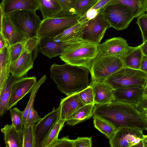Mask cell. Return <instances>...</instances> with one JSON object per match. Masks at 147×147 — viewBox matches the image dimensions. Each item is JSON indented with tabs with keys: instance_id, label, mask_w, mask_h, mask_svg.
Listing matches in <instances>:
<instances>
[{
	"instance_id": "6da1fadb",
	"label": "cell",
	"mask_w": 147,
	"mask_h": 147,
	"mask_svg": "<svg viewBox=\"0 0 147 147\" xmlns=\"http://www.w3.org/2000/svg\"><path fill=\"white\" fill-rule=\"evenodd\" d=\"M93 117L107 121L117 129L124 127L147 130V117L136 105L115 100L103 104H95Z\"/></svg>"
},
{
	"instance_id": "7a4b0ae2",
	"label": "cell",
	"mask_w": 147,
	"mask_h": 147,
	"mask_svg": "<svg viewBox=\"0 0 147 147\" xmlns=\"http://www.w3.org/2000/svg\"><path fill=\"white\" fill-rule=\"evenodd\" d=\"M51 78L57 85L58 90L67 96L78 93L90 85L87 68L72 65L54 63L50 67Z\"/></svg>"
},
{
	"instance_id": "3957f363",
	"label": "cell",
	"mask_w": 147,
	"mask_h": 147,
	"mask_svg": "<svg viewBox=\"0 0 147 147\" xmlns=\"http://www.w3.org/2000/svg\"><path fill=\"white\" fill-rule=\"evenodd\" d=\"M98 45L84 40L71 42L64 49L59 57L65 63L84 67L90 71L99 53Z\"/></svg>"
},
{
	"instance_id": "277c9868",
	"label": "cell",
	"mask_w": 147,
	"mask_h": 147,
	"mask_svg": "<svg viewBox=\"0 0 147 147\" xmlns=\"http://www.w3.org/2000/svg\"><path fill=\"white\" fill-rule=\"evenodd\" d=\"M104 82L113 89L135 87L145 88L147 86V75L140 69L123 67Z\"/></svg>"
},
{
	"instance_id": "5b68a950",
	"label": "cell",
	"mask_w": 147,
	"mask_h": 147,
	"mask_svg": "<svg viewBox=\"0 0 147 147\" xmlns=\"http://www.w3.org/2000/svg\"><path fill=\"white\" fill-rule=\"evenodd\" d=\"M101 9L105 19L118 30L127 28L135 18L131 9L121 4H109Z\"/></svg>"
},
{
	"instance_id": "8992f818",
	"label": "cell",
	"mask_w": 147,
	"mask_h": 147,
	"mask_svg": "<svg viewBox=\"0 0 147 147\" xmlns=\"http://www.w3.org/2000/svg\"><path fill=\"white\" fill-rule=\"evenodd\" d=\"M123 67L121 58L112 55H97L92 64L90 72L92 79L104 82Z\"/></svg>"
},
{
	"instance_id": "52a82bcc",
	"label": "cell",
	"mask_w": 147,
	"mask_h": 147,
	"mask_svg": "<svg viewBox=\"0 0 147 147\" xmlns=\"http://www.w3.org/2000/svg\"><path fill=\"white\" fill-rule=\"evenodd\" d=\"M80 17L76 15L42 20L37 36L41 39L54 37L78 23Z\"/></svg>"
},
{
	"instance_id": "ba28073f",
	"label": "cell",
	"mask_w": 147,
	"mask_h": 147,
	"mask_svg": "<svg viewBox=\"0 0 147 147\" xmlns=\"http://www.w3.org/2000/svg\"><path fill=\"white\" fill-rule=\"evenodd\" d=\"M7 15L27 38L37 36L42 20L36 11L26 9L18 10Z\"/></svg>"
},
{
	"instance_id": "9c48e42d",
	"label": "cell",
	"mask_w": 147,
	"mask_h": 147,
	"mask_svg": "<svg viewBox=\"0 0 147 147\" xmlns=\"http://www.w3.org/2000/svg\"><path fill=\"white\" fill-rule=\"evenodd\" d=\"M110 27L109 24L105 19L101 9L94 18L86 22L82 39L92 44H99L106 30Z\"/></svg>"
},
{
	"instance_id": "30bf717a",
	"label": "cell",
	"mask_w": 147,
	"mask_h": 147,
	"mask_svg": "<svg viewBox=\"0 0 147 147\" xmlns=\"http://www.w3.org/2000/svg\"><path fill=\"white\" fill-rule=\"evenodd\" d=\"M144 135L141 129L120 127L109 139V142L111 147H134L143 140Z\"/></svg>"
},
{
	"instance_id": "8fae6325",
	"label": "cell",
	"mask_w": 147,
	"mask_h": 147,
	"mask_svg": "<svg viewBox=\"0 0 147 147\" xmlns=\"http://www.w3.org/2000/svg\"><path fill=\"white\" fill-rule=\"evenodd\" d=\"M131 47L124 38L121 37L113 38L98 45L99 53L98 55H112L121 58Z\"/></svg>"
},
{
	"instance_id": "7c38bea8",
	"label": "cell",
	"mask_w": 147,
	"mask_h": 147,
	"mask_svg": "<svg viewBox=\"0 0 147 147\" xmlns=\"http://www.w3.org/2000/svg\"><path fill=\"white\" fill-rule=\"evenodd\" d=\"M34 76L18 79L12 86L8 110L15 106L27 94L30 92L37 82Z\"/></svg>"
},
{
	"instance_id": "4fadbf2b",
	"label": "cell",
	"mask_w": 147,
	"mask_h": 147,
	"mask_svg": "<svg viewBox=\"0 0 147 147\" xmlns=\"http://www.w3.org/2000/svg\"><path fill=\"white\" fill-rule=\"evenodd\" d=\"M60 107L55 109L46 115L35 124L36 147H39L40 143L47 132L54 123L59 118Z\"/></svg>"
},
{
	"instance_id": "5bb4252c",
	"label": "cell",
	"mask_w": 147,
	"mask_h": 147,
	"mask_svg": "<svg viewBox=\"0 0 147 147\" xmlns=\"http://www.w3.org/2000/svg\"><path fill=\"white\" fill-rule=\"evenodd\" d=\"M0 25V32L7 40L10 46L20 42L24 37H27L7 15H4Z\"/></svg>"
},
{
	"instance_id": "9a60e30c",
	"label": "cell",
	"mask_w": 147,
	"mask_h": 147,
	"mask_svg": "<svg viewBox=\"0 0 147 147\" xmlns=\"http://www.w3.org/2000/svg\"><path fill=\"white\" fill-rule=\"evenodd\" d=\"M90 85L93 88L94 104H105L115 100L113 89L105 82L92 79Z\"/></svg>"
},
{
	"instance_id": "2e32d148",
	"label": "cell",
	"mask_w": 147,
	"mask_h": 147,
	"mask_svg": "<svg viewBox=\"0 0 147 147\" xmlns=\"http://www.w3.org/2000/svg\"><path fill=\"white\" fill-rule=\"evenodd\" d=\"M145 88L135 87L113 89L114 100L137 105L143 97Z\"/></svg>"
},
{
	"instance_id": "e0dca14e",
	"label": "cell",
	"mask_w": 147,
	"mask_h": 147,
	"mask_svg": "<svg viewBox=\"0 0 147 147\" xmlns=\"http://www.w3.org/2000/svg\"><path fill=\"white\" fill-rule=\"evenodd\" d=\"M34 60L31 54L26 51L10 65L11 75L19 79L25 75L33 66Z\"/></svg>"
},
{
	"instance_id": "ac0fdd59",
	"label": "cell",
	"mask_w": 147,
	"mask_h": 147,
	"mask_svg": "<svg viewBox=\"0 0 147 147\" xmlns=\"http://www.w3.org/2000/svg\"><path fill=\"white\" fill-rule=\"evenodd\" d=\"M0 6L5 15L20 10L36 11L39 10L40 7L38 0H2Z\"/></svg>"
},
{
	"instance_id": "d6986e66",
	"label": "cell",
	"mask_w": 147,
	"mask_h": 147,
	"mask_svg": "<svg viewBox=\"0 0 147 147\" xmlns=\"http://www.w3.org/2000/svg\"><path fill=\"white\" fill-rule=\"evenodd\" d=\"M61 100L59 118L66 121L77 110L84 105L76 93L67 96Z\"/></svg>"
},
{
	"instance_id": "ffe728a7",
	"label": "cell",
	"mask_w": 147,
	"mask_h": 147,
	"mask_svg": "<svg viewBox=\"0 0 147 147\" xmlns=\"http://www.w3.org/2000/svg\"><path fill=\"white\" fill-rule=\"evenodd\" d=\"M70 43L55 41L53 37L45 38L41 40L38 51L43 55L51 59L59 56L64 49Z\"/></svg>"
},
{
	"instance_id": "44dd1931",
	"label": "cell",
	"mask_w": 147,
	"mask_h": 147,
	"mask_svg": "<svg viewBox=\"0 0 147 147\" xmlns=\"http://www.w3.org/2000/svg\"><path fill=\"white\" fill-rule=\"evenodd\" d=\"M6 147H23L24 130H17L11 124H7L1 130Z\"/></svg>"
},
{
	"instance_id": "7402d4cb",
	"label": "cell",
	"mask_w": 147,
	"mask_h": 147,
	"mask_svg": "<svg viewBox=\"0 0 147 147\" xmlns=\"http://www.w3.org/2000/svg\"><path fill=\"white\" fill-rule=\"evenodd\" d=\"M86 22H79L66 29L61 33L53 37V40L58 42H71L83 40L82 36Z\"/></svg>"
},
{
	"instance_id": "603a6c76",
	"label": "cell",
	"mask_w": 147,
	"mask_h": 147,
	"mask_svg": "<svg viewBox=\"0 0 147 147\" xmlns=\"http://www.w3.org/2000/svg\"><path fill=\"white\" fill-rule=\"evenodd\" d=\"M144 55L141 44L136 47H131L121 58L124 67L140 69Z\"/></svg>"
},
{
	"instance_id": "cb8c5ba5",
	"label": "cell",
	"mask_w": 147,
	"mask_h": 147,
	"mask_svg": "<svg viewBox=\"0 0 147 147\" xmlns=\"http://www.w3.org/2000/svg\"><path fill=\"white\" fill-rule=\"evenodd\" d=\"M9 48L5 47L0 51V92L10 75L11 60Z\"/></svg>"
},
{
	"instance_id": "d4e9b609",
	"label": "cell",
	"mask_w": 147,
	"mask_h": 147,
	"mask_svg": "<svg viewBox=\"0 0 147 147\" xmlns=\"http://www.w3.org/2000/svg\"><path fill=\"white\" fill-rule=\"evenodd\" d=\"M39 10L42 13V20L52 18L63 10V6L58 0H38Z\"/></svg>"
},
{
	"instance_id": "484cf974",
	"label": "cell",
	"mask_w": 147,
	"mask_h": 147,
	"mask_svg": "<svg viewBox=\"0 0 147 147\" xmlns=\"http://www.w3.org/2000/svg\"><path fill=\"white\" fill-rule=\"evenodd\" d=\"M94 106V104L84 105L75 111L66 122L67 125L73 126L89 119L93 116Z\"/></svg>"
},
{
	"instance_id": "4316f807",
	"label": "cell",
	"mask_w": 147,
	"mask_h": 147,
	"mask_svg": "<svg viewBox=\"0 0 147 147\" xmlns=\"http://www.w3.org/2000/svg\"><path fill=\"white\" fill-rule=\"evenodd\" d=\"M66 121L59 118L53 125L43 138L39 147H51L58 139L59 133L63 127Z\"/></svg>"
},
{
	"instance_id": "83f0119b",
	"label": "cell",
	"mask_w": 147,
	"mask_h": 147,
	"mask_svg": "<svg viewBox=\"0 0 147 147\" xmlns=\"http://www.w3.org/2000/svg\"><path fill=\"white\" fill-rule=\"evenodd\" d=\"M18 79L11 74L0 92V115L2 116L8 110V105L11 97L12 86Z\"/></svg>"
},
{
	"instance_id": "f1b7e54d",
	"label": "cell",
	"mask_w": 147,
	"mask_h": 147,
	"mask_svg": "<svg viewBox=\"0 0 147 147\" xmlns=\"http://www.w3.org/2000/svg\"><path fill=\"white\" fill-rule=\"evenodd\" d=\"M112 3H119L127 6L132 11L135 18H137L146 11L147 0H113L109 4Z\"/></svg>"
},
{
	"instance_id": "f546056e",
	"label": "cell",
	"mask_w": 147,
	"mask_h": 147,
	"mask_svg": "<svg viewBox=\"0 0 147 147\" xmlns=\"http://www.w3.org/2000/svg\"><path fill=\"white\" fill-rule=\"evenodd\" d=\"M94 127L105 135L109 139L114 135L118 129L106 121L96 116L93 117Z\"/></svg>"
},
{
	"instance_id": "4dcf8cb0",
	"label": "cell",
	"mask_w": 147,
	"mask_h": 147,
	"mask_svg": "<svg viewBox=\"0 0 147 147\" xmlns=\"http://www.w3.org/2000/svg\"><path fill=\"white\" fill-rule=\"evenodd\" d=\"M41 39L37 36L27 38L24 37L22 39L24 50L31 53L34 61L36 58L38 47Z\"/></svg>"
},
{
	"instance_id": "1f68e13d",
	"label": "cell",
	"mask_w": 147,
	"mask_h": 147,
	"mask_svg": "<svg viewBox=\"0 0 147 147\" xmlns=\"http://www.w3.org/2000/svg\"><path fill=\"white\" fill-rule=\"evenodd\" d=\"M35 124L24 125L23 147H36Z\"/></svg>"
},
{
	"instance_id": "d6a6232c",
	"label": "cell",
	"mask_w": 147,
	"mask_h": 147,
	"mask_svg": "<svg viewBox=\"0 0 147 147\" xmlns=\"http://www.w3.org/2000/svg\"><path fill=\"white\" fill-rule=\"evenodd\" d=\"M47 79V75L46 74H45L41 77L36 82L33 88L30 92L29 100L25 109L23 111L24 125L25 123L26 118L30 108L33 105L36 93L40 86L45 82Z\"/></svg>"
},
{
	"instance_id": "836d02e7",
	"label": "cell",
	"mask_w": 147,
	"mask_h": 147,
	"mask_svg": "<svg viewBox=\"0 0 147 147\" xmlns=\"http://www.w3.org/2000/svg\"><path fill=\"white\" fill-rule=\"evenodd\" d=\"M58 0L62 5L63 10L59 13L52 18L61 17L76 15V6L77 0Z\"/></svg>"
},
{
	"instance_id": "e575fe53",
	"label": "cell",
	"mask_w": 147,
	"mask_h": 147,
	"mask_svg": "<svg viewBox=\"0 0 147 147\" xmlns=\"http://www.w3.org/2000/svg\"><path fill=\"white\" fill-rule=\"evenodd\" d=\"M99 0H77L76 6V14L82 17Z\"/></svg>"
},
{
	"instance_id": "d590c367",
	"label": "cell",
	"mask_w": 147,
	"mask_h": 147,
	"mask_svg": "<svg viewBox=\"0 0 147 147\" xmlns=\"http://www.w3.org/2000/svg\"><path fill=\"white\" fill-rule=\"evenodd\" d=\"M12 124L18 131L24 130V122L23 111H21L17 108L10 110Z\"/></svg>"
},
{
	"instance_id": "8d00e7d4",
	"label": "cell",
	"mask_w": 147,
	"mask_h": 147,
	"mask_svg": "<svg viewBox=\"0 0 147 147\" xmlns=\"http://www.w3.org/2000/svg\"><path fill=\"white\" fill-rule=\"evenodd\" d=\"M11 60L10 65L17 60L24 52L22 40L20 42L10 46L9 48Z\"/></svg>"
},
{
	"instance_id": "74e56055",
	"label": "cell",
	"mask_w": 147,
	"mask_h": 147,
	"mask_svg": "<svg viewBox=\"0 0 147 147\" xmlns=\"http://www.w3.org/2000/svg\"><path fill=\"white\" fill-rule=\"evenodd\" d=\"M78 95L84 105L94 104V95L93 88L90 85L85 89L78 92Z\"/></svg>"
},
{
	"instance_id": "f35d334b",
	"label": "cell",
	"mask_w": 147,
	"mask_h": 147,
	"mask_svg": "<svg viewBox=\"0 0 147 147\" xmlns=\"http://www.w3.org/2000/svg\"><path fill=\"white\" fill-rule=\"evenodd\" d=\"M136 23L141 31L143 42L147 40V13L138 17Z\"/></svg>"
},
{
	"instance_id": "ab89813d",
	"label": "cell",
	"mask_w": 147,
	"mask_h": 147,
	"mask_svg": "<svg viewBox=\"0 0 147 147\" xmlns=\"http://www.w3.org/2000/svg\"><path fill=\"white\" fill-rule=\"evenodd\" d=\"M42 119L38 115L37 112L34 109L33 105L31 107L29 112L24 125L35 124L36 123Z\"/></svg>"
},
{
	"instance_id": "60d3db41",
	"label": "cell",
	"mask_w": 147,
	"mask_h": 147,
	"mask_svg": "<svg viewBox=\"0 0 147 147\" xmlns=\"http://www.w3.org/2000/svg\"><path fill=\"white\" fill-rule=\"evenodd\" d=\"M51 147H74V140L70 139L68 136L58 138Z\"/></svg>"
},
{
	"instance_id": "b9f144b4",
	"label": "cell",
	"mask_w": 147,
	"mask_h": 147,
	"mask_svg": "<svg viewBox=\"0 0 147 147\" xmlns=\"http://www.w3.org/2000/svg\"><path fill=\"white\" fill-rule=\"evenodd\" d=\"M92 146L91 137H78L74 140V147H91Z\"/></svg>"
},
{
	"instance_id": "7bdbcfd3",
	"label": "cell",
	"mask_w": 147,
	"mask_h": 147,
	"mask_svg": "<svg viewBox=\"0 0 147 147\" xmlns=\"http://www.w3.org/2000/svg\"><path fill=\"white\" fill-rule=\"evenodd\" d=\"M100 11L91 8L84 16L80 18L79 20V22H84L93 19L98 14Z\"/></svg>"
},
{
	"instance_id": "ee69618b",
	"label": "cell",
	"mask_w": 147,
	"mask_h": 147,
	"mask_svg": "<svg viewBox=\"0 0 147 147\" xmlns=\"http://www.w3.org/2000/svg\"><path fill=\"white\" fill-rule=\"evenodd\" d=\"M113 0H99L92 7L98 10H100L108 5Z\"/></svg>"
},
{
	"instance_id": "f6af8a7d",
	"label": "cell",
	"mask_w": 147,
	"mask_h": 147,
	"mask_svg": "<svg viewBox=\"0 0 147 147\" xmlns=\"http://www.w3.org/2000/svg\"><path fill=\"white\" fill-rule=\"evenodd\" d=\"M136 106L140 110L144 112L147 108V96L143 97Z\"/></svg>"
},
{
	"instance_id": "bcb514c9",
	"label": "cell",
	"mask_w": 147,
	"mask_h": 147,
	"mask_svg": "<svg viewBox=\"0 0 147 147\" xmlns=\"http://www.w3.org/2000/svg\"><path fill=\"white\" fill-rule=\"evenodd\" d=\"M9 45L2 34L0 32V51L5 47H9Z\"/></svg>"
},
{
	"instance_id": "7dc6e473",
	"label": "cell",
	"mask_w": 147,
	"mask_h": 147,
	"mask_svg": "<svg viewBox=\"0 0 147 147\" xmlns=\"http://www.w3.org/2000/svg\"><path fill=\"white\" fill-rule=\"evenodd\" d=\"M140 69L147 75V56L144 55Z\"/></svg>"
},
{
	"instance_id": "c3c4849f",
	"label": "cell",
	"mask_w": 147,
	"mask_h": 147,
	"mask_svg": "<svg viewBox=\"0 0 147 147\" xmlns=\"http://www.w3.org/2000/svg\"><path fill=\"white\" fill-rule=\"evenodd\" d=\"M141 48L143 54L147 56V40L141 44Z\"/></svg>"
},
{
	"instance_id": "681fc988",
	"label": "cell",
	"mask_w": 147,
	"mask_h": 147,
	"mask_svg": "<svg viewBox=\"0 0 147 147\" xmlns=\"http://www.w3.org/2000/svg\"><path fill=\"white\" fill-rule=\"evenodd\" d=\"M143 141L144 147H147V135L143 136Z\"/></svg>"
},
{
	"instance_id": "f907efd6",
	"label": "cell",
	"mask_w": 147,
	"mask_h": 147,
	"mask_svg": "<svg viewBox=\"0 0 147 147\" xmlns=\"http://www.w3.org/2000/svg\"><path fill=\"white\" fill-rule=\"evenodd\" d=\"M134 147H144V145L143 140L136 145Z\"/></svg>"
},
{
	"instance_id": "816d5d0a",
	"label": "cell",
	"mask_w": 147,
	"mask_h": 147,
	"mask_svg": "<svg viewBox=\"0 0 147 147\" xmlns=\"http://www.w3.org/2000/svg\"><path fill=\"white\" fill-rule=\"evenodd\" d=\"M147 96V86L145 88L143 93V97Z\"/></svg>"
},
{
	"instance_id": "f5cc1de1",
	"label": "cell",
	"mask_w": 147,
	"mask_h": 147,
	"mask_svg": "<svg viewBox=\"0 0 147 147\" xmlns=\"http://www.w3.org/2000/svg\"><path fill=\"white\" fill-rule=\"evenodd\" d=\"M144 113H145L146 117H147V108L144 111Z\"/></svg>"
},
{
	"instance_id": "db71d44e",
	"label": "cell",
	"mask_w": 147,
	"mask_h": 147,
	"mask_svg": "<svg viewBox=\"0 0 147 147\" xmlns=\"http://www.w3.org/2000/svg\"><path fill=\"white\" fill-rule=\"evenodd\" d=\"M146 11H147V6H146Z\"/></svg>"
},
{
	"instance_id": "11a10c76",
	"label": "cell",
	"mask_w": 147,
	"mask_h": 147,
	"mask_svg": "<svg viewBox=\"0 0 147 147\" xmlns=\"http://www.w3.org/2000/svg\"></svg>"
}]
</instances>
